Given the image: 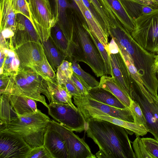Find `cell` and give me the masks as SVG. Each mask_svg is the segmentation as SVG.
I'll return each instance as SVG.
<instances>
[{
  "label": "cell",
  "instance_id": "cell-11",
  "mask_svg": "<svg viewBox=\"0 0 158 158\" xmlns=\"http://www.w3.org/2000/svg\"><path fill=\"white\" fill-rule=\"evenodd\" d=\"M74 103L77 106L85 121L90 118H94L108 121L133 131L136 137L143 136L148 132L147 128L143 125L120 119L89 106L77 103Z\"/></svg>",
  "mask_w": 158,
  "mask_h": 158
},
{
  "label": "cell",
  "instance_id": "cell-12",
  "mask_svg": "<svg viewBox=\"0 0 158 158\" xmlns=\"http://www.w3.org/2000/svg\"><path fill=\"white\" fill-rule=\"evenodd\" d=\"M15 52L23 67L32 68L42 61L44 53L39 41L25 42L17 44Z\"/></svg>",
  "mask_w": 158,
  "mask_h": 158
},
{
  "label": "cell",
  "instance_id": "cell-4",
  "mask_svg": "<svg viewBox=\"0 0 158 158\" xmlns=\"http://www.w3.org/2000/svg\"><path fill=\"white\" fill-rule=\"evenodd\" d=\"M14 84L10 93L20 94L42 103L47 108L44 94L49 102L51 98L44 80L32 68L20 67L13 75Z\"/></svg>",
  "mask_w": 158,
  "mask_h": 158
},
{
  "label": "cell",
  "instance_id": "cell-5",
  "mask_svg": "<svg viewBox=\"0 0 158 158\" xmlns=\"http://www.w3.org/2000/svg\"><path fill=\"white\" fill-rule=\"evenodd\" d=\"M135 28L131 35L142 47L158 54V8L134 20Z\"/></svg>",
  "mask_w": 158,
  "mask_h": 158
},
{
  "label": "cell",
  "instance_id": "cell-30",
  "mask_svg": "<svg viewBox=\"0 0 158 158\" xmlns=\"http://www.w3.org/2000/svg\"><path fill=\"white\" fill-rule=\"evenodd\" d=\"M71 62L64 60L57 69L56 79L58 83L63 85L67 80L71 78L73 73Z\"/></svg>",
  "mask_w": 158,
  "mask_h": 158
},
{
  "label": "cell",
  "instance_id": "cell-47",
  "mask_svg": "<svg viewBox=\"0 0 158 158\" xmlns=\"http://www.w3.org/2000/svg\"><path fill=\"white\" fill-rule=\"evenodd\" d=\"M155 2L158 4V0H153Z\"/></svg>",
  "mask_w": 158,
  "mask_h": 158
},
{
  "label": "cell",
  "instance_id": "cell-17",
  "mask_svg": "<svg viewBox=\"0 0 158 158\" xmlns=\"http://www.w3.org/2000/svg\"><path fill=\"white\" fill-rule=\"evenodd\" d=\"M12 107L17 116L25 115L37 112L35 101L20 94L11 92L7 95Z\"/></svg>",
  "mask_w": 158,
  "mask_h": 158
},
{
  "label": "cell",
  "instance_id": "cell-41",
  "mask_svg": "<svg viewBox=\"0 0 158 158\" xmlns=\"http://www.w3.org/2000/svg\"><path fill=\"white\" fill-rule=\"evenodd\" d=\"M63 85L72 96L77 97L81 95L71 78L68 79Z\"/></svg>",
  "mask_w": 158,
  "mask_h": 158
},
{
  "label": "cell",
  "instance_id": "cell-32",
  "mask_svg": "<svg viewBox=\"0 0 158 158\" xmlns=\"http://www.w3.org/2000/svg\"><path fill=\"white\" fill-rule=\"evenodd\" d=\"M90 32L103 59L106 70V74L112 75L109 53L97 36L93 33Z\"/></svg>",
  "mask_w": 158,
  "mask_h": 158
},
{
  "label": "cell",
  "instance_id": "cell-21",
  "mask_svg": "<svg viewBox=\"0 0 158 158\" xmlns=\"http://www.w3.org/2000/svg\"><path fill=\"white\" fill-rule=\"evenodd\" d=\"M99 87L111 92L127 107L129 108L131 99L114 77L105 75L101 76Z\"/></svg>",
  "mask_w": 158,
  "mask_h": 158
},
{
  "label": "cell",
  "instance_id": "cell-15",
  "mask_svg": "<svg viewBox=\"0 0 158 158\" xmlns=\"http://www.w3.org/2000/svg\"><path fill=\"white\" fill-rule=\"evenodd\" d=\"M43 145L53 158H68L65 143L60 134L48 125L45 133Z\"/></svg>",
  "mask_w": 158,
  "mask_h": 158
},
{
  "label": "cell",
  "instance_id": "cell-3",
  "mask_svg": "<svg viewBox=\"0 0 158 158\" xmlns=\"http://www.w3.org/2000/svg\"><path fill=\"white\" fill-rule=\"evenodd\" d=\"M50 120L48 116L39 110L36 113L12 118L8 123H0V128L18 134L32 149L43 145Z\"/></svg>",
  "mask_w": 158,
  "mask_h": 158
},
{
  "label": "cell",
  "instance_id": "cell-23",
  "mask_svg": "<svg viewBox=\"0 0 158 158\" xmlns=\"http://www.w3.org/2000/svg\"><path fill=\"white\" fill-rule=\"evenodd\" d=\"M88 95L93 99L103 103L119 108H127L112 93L99 86L90 89Z\"/></svg>",
  "mask_w": 158,
  "mask_h": 158
},
{
  "label": "cell",
  "instance_id": "cell-28",
  "mask_svg": "<svg viewBox=\"0 0 158 158\" xmlns=\"http://www.w3.org/2000/svg\"><path fill=\"white\" fill-rule=\"evenodd\" d=\"M3 54L4 55L5 60L2 74L13 75L20 68V62L19 57L16 52L10 49H9L6 55Z\"/></svg>",
  "mask_w": 158,
  "mask_h": 158
},
{
  "label": "cell",
  "instance_id": "cell-16",
  "mask_svg": "<svg viewBox=\"0 0 158 158\" xmlns=\"http://www.w3.org/2000/svg\"><path fill=\"white\" fill-rule=\"evenodd\" d=\"M55 15L56 24L59 26L65 36L70 41L73 36L72 27L69 21L67 11L71 6L67 0H54Z\"/></svg>",
  "mask_w": 158,
  "mask_h": 158
},
{
  "label": "cell",
  "instance_id": "cell-6",
  "mask_svg": "<svg viewBox=\"0 0 158 158\" xmlns=\"http://www.w3.org/2000/svg\"><path fill=\"white\" fill-rule=\"evenodd\" d=\"M132 79L131 99L139 104L146 120L148 132L158 141V98L150 93L140 82Z\"/></svg>",
  "mask_w": 158,
  "mask_h": 158
},
{
  "label": "cell",
  "instance_id": "cell-35",
  "mask_svg": "<svg viewBox=\"0 0 158 158\" xmlns=\"http://www.w3.org/2000/svg\"><path fill=\"white\" fill-rule=\"evenodd\" d=\"M132 143L136 158H153L145 148L141 138L136 137Z\"/></svg>",
  "mask_w": 158,
  "mask_h": 158
},
{
  "label": "cell",
  "instance_id": "cell-37",
  "mask_svg": "<svg viewBox=\"0 0 158 158\" xmlns=\"http://www.w3.org/2000/svg\"><path fill=\"white\" fill-rule=\"evenodd\" d=\"M142 140L146 149L153 158H158V141L147 137L142 138Z\"/></svg>",
  "mask_w": 158,
  "mask_h": 158
},
{
  "label": "cell",
  "instance_id": "cell-24",
  "mask_svg": "<svg viewBox=\"0 0 158 158\" xmlns=\"http://www.w3.org/2000/svg\"><path fill=\"white\" fill-rule=\"evenodd\" d=\"M120 1L128 15L134 20L158 8L137 0H120Z\"/></svg>",
  "mask_w": 158,
  "mask_h": 158
},
{
  "label": "cell",
  "instance_id": "cell-46",
  "mask_svg": "<svg viewBox=\"0 0 158 158\" xmlns=\"http://www.w3.org/2000/svg\"><path fill=\"white\" fill-rule=\"evenodd\" d=\"M156 77L157 80L158 81V71L156 72Z\"/></svg>",
  "mask_w": 158,
  "mask_h": 158
},
{
  "label": "cell",
  "instance_id": "cell-38",
  "mask_svg": "<svg viewBox=\"0 0 158 158\" xmlns=\"http://www.w3.org/2000/svg\"><path fill=\"white\" fill-rule=\"evenodd\" d=\"M26 158H53L48 150L43 145L32 148Z\"/></svg>",
  "mask_w": 158,
  "mask_h": 158
},
{
  "label": "cell",
  "instance_id": "cell-13",
  "mask_svg": "<svg viewBox=\"0 0 158 158\" xmlns=\"http://www.w3.org/2000/svg\"><path fill=\"white\" fill-rule=\"evenodd\" d=\"M112 75L123 90L131 99L132 91L131 76L119 52L109 53Z\"/></svg>",
  "mask_w": 158,
  "mask_h": 158
},
{
  "label": "cell",
  "instance_id": "cell-14",
  "mask_svg": "<svg viewBox=\"0 0 158 158\" xmlns=\"http://www.w3.org/2000/svg\"><path fill=\"white\" fill-rule=\"evenodd\" d=\"M73 102L87 106L98 109L110 115L126 121L134 122V119L129 108L115 107L97 101L89 95L73 97Z\"/></svg>",
  "mask_w": 158,
  "mask_h": 158
},
{
  "label": "cell",
  "instance_id": "cell-8",
  "mask_svg": "<svg viewBox=\"0 0 158 158\" xmlns=\"http://www.w3.org/2000/svg\"><path fill=\"white\" fill-rule=\"evenodd\" d=\"M47 108L49 114L61 125L79 133L85 130V121L78 110L69 105L54 102L49 103Z\"/></svg>",
  "mask_w": 158,
  "mask_h": 158
},
{
  "label": "cell",
  "instance_id": "cell-31",
  "mask_svg": "<svg viewBox=\"0 0 158 158\" xmlns=\"http://www.w3.org/2000/svg\"><path fill=\"white\" fill-rule=\"evenodd\" d=\"M72 67L73 73L84 80L91 88L98 87L99 82L89 74L83 70L75 60H72Z\"/></svg>",
  "mask_w": 158,
  "mask_h": 158
},
{
  "label": "cell",
  "instance_id": "cell-34",
  "mask_svg": "<svg viewBox=\"0 0 158 158\" xmlns=\"http://www.w3.org/2000/svg\"><path fill=\"white\" fill-rule=\"evenodd\" d=\"M102 17L110 31V14L109 8L102 0H89Z\"/></svg>",
  "mask_w": 158,
  "mask_h": 158
},
{
  "label": "cell",
  "instance_id": "cell-48",
  "mask_svg": "<svg viewBox=\"0 0 158 158\" xmlns=\"http://www.w3.org/2000/svg\"><path fill=\"white\" fill-rule=\"evenodd\" d=\"M26 1L27 3H28L30 1V0H26Z\"/></svg>",
  "mask_w": 158,
  "mask_h": 158
},
{
  "label": "cell",
  "instance_id": "cell-2",
  "mask_svg": "<svg viewBox=\"0 0 158 158\" xmlns=\"http://www.w3.org/2000/svg\"><path fill=\"white\" fill-rule=\"evenodd\" d=\"M68 15L73 29L72 40L69 42L67 58L87 64L98 77L106 74L103 59L93 39L82 15L75 6L70 8Z\"/></svg>",
  "mask_w": 158,
  "mask_h": 158
},
{
  "label": "cell",
  "instance_id": "cell-45",
  "mask_svg": "<svg viewBox=\"0 0 158 158\" xmlns=\"http://www.w3.org/2000/svg\"><path fill=\"white\" fill-rule=\"evenodd\" d=\"M78 8L84 5L82 0H73Z\"/></svg>",
  "mask_w": 158,
  "mask_h": 158
},
{
  "label": "cell",
  "instance_id": "cell-40",
  "mask_svg": "<svg viewBox=\"0 0 158 158\" xmlns=\"http://www.w3.org/2000/svg\"><path fill=\"white\" fill-rule=\"evenodd\" d=\"M81 95H88L89 90L91 88L82 79L73 73L71 78Z\"/></svg>",
  "mask_w": 158,
  "mask_h": 158
},
{
  "label": "cell",
  "instance_id": "cell-44",
  "mask_svg": "<svg viewBox=\"0 0 158 158\" xmlns=\"http://www.w3.org/2000/svg\"><path fill=\"white\" fill-rule=\"evenodd\" d=\"M154 69L155 72L158 71V54L154 56Z\"/></svg>",
  "mask_w": 158,
  "mask_h": 158
},
{
  "label": "cell",
  "instance_id": "cell-19",
  "mask_svg": "<svg viewBox=\"0 0 158 158\" xmlns=\"http://www.w3.org/2000/svg\"><path fill=\"white\" fill-rule=\"evenodd\" d=\"M102 0L125 29L130 34L134 31L135 28V21L128 15L120 0Z\"/></svg>",
  "mask_w": 158,
  "mask_h": 158
},
{
  "label": "cell",
  "instance_id": "cell-33",
  "mask_svg": "<svg viewBox=\"0 0 158 158\" xmlns=\"http://www.w3.org/2000/svg\"><path fill=\"white\" fill-rule=\"evenodd\" d=\"M129 109L133 117L134 122L143 125L147 129L145 118L138 103L136 101L131 99Z\"/></svg>",
  "mask_w": 158,
  "mask_h": 158
},
{
  "label": "cell",
  "instance_id": "cell-18",
  "mask_svg": "<svg viewBox=\"0 0 158 158\" xmlns=\"http://www.w3.org/2000/svg\"><path fill=\"white\" fill-rule=\"evenodd\" d=\"M17 14L12 0H0V31L7 29L15 33L17 25Z\"/></svg>",
  "mask_w": 158,
  "mask_h": 158
},
{
  "label": "cell",
  "instance_id": "cell-27",
  "mask_svg": "<svg viewBox=\"0 0 158 158\" xmlns=\"http://www.w3.org/2000/svg\"><path fill=\"white\" fill-rule=\"evenodd\" d=\"M50 37L58 49L67 58L69 42L57 24L52 28Z\"/></svg>",
  "mask_w": 158,
  "mask_h": 158
},
{
  "label": "cell",
  "instance_id": "cell-36",
  "mask_svg": "<svg viewBox=\"0 0 158 158\" xmlns=\"http://www.w3.org/2000/svg\"><path fill=\"white\" fill-rule=\"evenodd\" d=\"M83 2L94 17L101 27L106 35L108 37L110 35V31L102 17L98 11L89 0H82Z\"/></svg>",
  "mask_w": 158,
  "mask_h": 158
},
{
  "label": "cell",
  "instance_id": "cell-39",
  "mask_svg": "<svg viewBox=\"0 0 158 158\" xmlns=\"http://www.w3.org/2000/svg\"><path fill=\"white\" fill-rule=\"evenodd\" d=\"M17 14H22L31 21L27 3L26 0H12Z\"/></svg>",
  "mask_w": 158,
  "mask_h": 158
},
{
  "label": "cell",
  "instance_id": "cell-43",
  "mask_svg": "<svg viewBox=\"0 0 158 158\" xmlns=\"http://www.w3.org/2000/svg\"><path fill=\"white\" fill-rule=\"evenodd\" d=\"M146 4L155 6L158 8V4L155 2L153 0H137Z\"/></svg>",
  "mask_w": 158,
  "mask_h": 158
},
{
  "label": "cell",
  "instance_id": "cell-9",
  "mask_svg": "<svg viewBox=\"0 0 158 158\" xmlns=\"http://www.w3.org/2000/svg\"><path fill=\"white\" fill-rule=\"evenodd\" d=\"M48 125L63 138L68 150V158H96L83 139L79 138L73 131L53 120H50Z\"/></svg>",
  "mask_w": 158,
  "mask_h": 158
},
{
  "label": "cell",
  "instance_id": "cell-29",
  "mask_svg": "<svg viewBox=\"0 0 158 158\" xmlns=\"http://www.w3.org/2000/svg\"><path fill=\"white\" fill-rule=\"evenodd\" d=\"M32 69L45 81H57L54 70L48 62L45 54L41 63Z\"/></svg>",
  "mask_w": 158,
  "mask_h": 158
},
{
  "label": "cell",
  "instance_id": "cell-10",
  "mask_svg": "<svg viewBox=\"0 0 158 158\" xmlns=\"http://www.w3.org/2000/svg\"><path fill=\"white\" fill-rule=\"evenodd\" d=\"M31 149L18 134L0 129V158H26Z\"/></svg>",
  "mask_w": 158,
  "mask_h": 158
},
{
  "label": "cell",
  "instance_id": "cell-25",
  "mask_svg": "<svg viewBox=\"0 0 158 158\" xmlns=\"http://www.w3.org/2000/svg\"><path fill=\"white\" fill-rule=\"evenodd\" d=\"M45 56L54 70H57L66 56L55 46L50 37L45 41H42Z\"/></svg>",
  "mask_w": 158,
  "mask_h": 158
},
{
  "label": "cell",
  "instance_id": "cell-1",
  "mask_svg": "<svg viewBox=\"0 0 158 158\" xmlns=\"http://www.w3.org/2000/svg\"><path fill=\"white\" fill-rule=\"evenodd\" d=\"M87 137L93 139L99 150L98 158H136L128 135L134 133L106 121L91 118L85 121Z\"/></svg>",
  "mask_w": 158,
  "mask_h": 158
},
{
  "label": "cell",
  "instance_id": "cell-20",
  "mask_svg": "<svg viewBox=\"0 0 158 158\" xmlns=\"http://www.w3.org/2000/svg\"><path fill=\"white\" fill-rule=\"evenodd\" d=\"M45 81L51 96L52 101L50 102L69 105L75 110H78L77 108L72 102V96L64 86L59 84L57 81Z\"/></svg>",
  "mask_w": 158,
  "mask_h": 158
},
{
  "label": "cell",
  "instance_id": "cell-7",
  "mask_svg": "<svg viewBox=\"0 0 158 158\" xmlns=\"http://www.w3.org/2000/svg\"><path fill=\"white\" fill-rule=\"evenodd\" d=\"M27 5L32 23L41 41L50 36L56 20L49 0H30Z\"/></svg>",
  "mask_w": 158,
  "mask_h": 158
},
{
  "label": "cell",
  "instance_id": "cell-26",
  "mask_svg": "<svg viewBox=\"0 0 158 158\" xmlns=\"http://www.w3.org/2000/svg\"><path fill=\"white\" fill-rule=\"evenodd\" d=\"M16 30L22 36L28 41H37L39 36L31 21L23 15L17 14Z\"/></svg>",
  "mask_w": 158,
  "mask_h": 158
},
{
  "label": "cell",
  "instance_id": "cell-22",
  "mask_svg": "<svg viewBox=\"0 0 158 158\" xmlns=\"http://www.w3.org/2000/svg\"><path fill=\"white\" fill-rule=\"evenodd\" d=\"M78 9L84 17L89 31L97 36L109 52L108 37L106 35L101 27L84 4Z\"/></svg>",
  "mask_w": 158,
  "mask_h": 158
},
{
  "label": "cell",
  "instance_id": "cell-42",
  "mask_svg": "<svg viewBox=\"0 0 158 158\" xmlns=\"http://www.w3.org/2000/svg\"><path fill=\"white\" fill-rule=\"evenodd\" d=\"M0 31V37L4 39L12 38L15 35L14 32L7 29H4Z\"/></svg>",
  "mask_w": 158,
  "mask_h": 158
}]
</instances>
